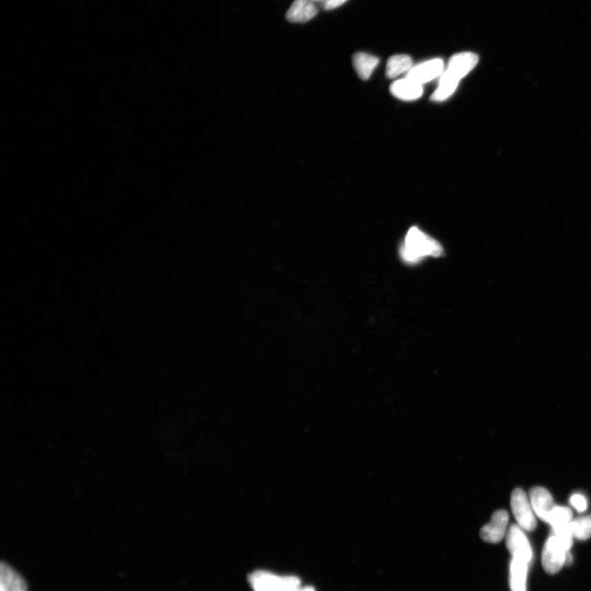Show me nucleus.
I'll use <instances>...</instances> for the list:
<instances>
[{"mask_svg": "<svg viewBox=\"0 0 591 591\" xmlns=\"http://www.w3.org/2000/svg\"><path fill=\"white\" fill-rule=\"evenodd\" d=\"M459 81L452 77L449 73L446 71L443 72L440 76V84L432 95V101L440 102L450 97L457 89Z\"/></svg>", "mask_w": 591, "mask_h": 591, "instance_id": "nucleus-15", "label": "nucleus"}, {"mask_svg": "<svg viewBox=\"0 0 591 591\" xmlns=\"http://www.w3.org/2000/svg\"><path fill=\"white\" fill-rule=\"evenodd\" d=\"M530 502L534 514L547 523L552 510L556 506L549 491L543 487L532 488L530 490Z\"/></svg>", "mask_w": 591, "mask_h": 591, "instance_id": "nucleus-9", "label": "nucleus"}, {"mask_svg": "<svg viewBox=\"0 0 591 591\" xmlns=\"http://www.w3.org/2000/svg\"><path fill=\"white\" fill-rule=\"evenodd\" d=\"M311 1H313V2H315V1H321V2H322V1H323V0H311Z\"/></svg>", "mask_w": 591, "mask_h": 591, "instance_id": "nucleus-22", "label": "nucleus"}, {"mask_svg": "<svg viewBox=\"0 0 591 591\" xmlns=\"http://www.w3.org/2000/svg\"><path fill=\"white\" fill-rule=\"evenodd\" d=\"M530 503L523 490L517 488L512 492L511 506L517 523L524 531L533 532L536 528L537 523Z\"/></svg>", "mask_w": 591, "mask_h": 591, "instance_id": "nucleus-4", "label": "nucleus"}, {"mask_svg": "<svg viewBox=\"0 0 591 591\" xmlns=\"http://www.w3.org/2000/svg\"><path fill=\"white\" fill-rule=\"evenodd\" d=\"M570 502L578 512H583L588 510V501L581 494L572 495Z\"/></svg>", "mask_w": 591, "mask_h": 591, "instance_id": "nucleus-19", "label": "nucleus"}, {"mask_svg": "<svg viewBox=\"0 0 591 591\" xmlns=\"http://www.w3.org/2000/svg\"><path fill=\"white\" fill-rule=\"evenodd\" d=\"M378 64L379 59L366 53H358L353 56V65L356 72L363 80H368Z\"/></svg>", "mask_w": 591, "mask_h": 591, "instance_id": "nucleus-14", "label": "nucleus"}, {"mask_svg": "<svg viewBox=\"0 0 591 591\" xmlns=\"http://www.w3.org/2000/svg\"><path fill=\"white\" fill-rule=\"evenodd\" d=\"M442 253L443 249L440 243L416 227L408 231L405 242L401 247L402 258L409 264L419 263L427 256L437 258Z\"/></svg>", "mask_w": 591, "mask_h": 591, "instance_id": "nucleus-1", "label": "nucleus"}, {"mask_svg": "<svg viewBox=\"0 0 591 591\" xmlns=\"http://www.w3.org/2000/svg\"><path fill=\"white\" fill-rule=\"evenodd\" d=\"M570 528L573 537L577 540H588L591 536V514L572 520Z\"/></svg>", "mask_w": 591, "mask_h": 591, "instance_id": "nucleus-17", "label": "nucleus"}, {"mask_svg": "<svg viewBox=\"0 0 591 591\" xmlns=\"http://www.w3.org/2000/svg\"><path fill=\"white\" fill-rule=\"evenodd\" d=\"M298 591H315V590L311 588H300Z\"/></svg>", "mask_w": 591, "mask_h": 591, "instance_id": "nucleus-21", "label": "nucleus"}, {"mask_svg": "<svg viewBox=\"0 0 591 591\" xmlns=\"http://www.w3.org/2000/svg\"><path fill=\"white\" fill-rule=\"evenodd\" d=\"M524 530L519 525H512L507 534V547L512 559L531 563L533 551Z\"/></svg>", "mask_w": 591, "mask_h": 591, "instance_id": "nucleus-5", "label": "nucleus"}, {"mask_svg": "<svg viewBox=\"0 0 591 591\" xmlns=\"http://www.w3.org/2000/svg\"><path fill=\"white\" fill-rule=\"evenodd\" d=\"M572 516L570 508L555 506L551 512L547 523L550 524L552 528L563 527L571 523Z\"/></svg>", "mask_w": 591, "mask_h": 591, "instance_id": "nucleus-18", "label": "nucleus"}, {"mask_svg": "<svg viewBox=\"0 0 591 591\" xmlns=\"http://www.w3.org/2000/svg\"><path fill=\"white\" fill-rule=\"evenodd\" d=\"M478 61V55L471 52L456 54L452 56L445 71L460 81L476 66Z\"/></svg>", "mask_w": 591, "mask_h": 591, "instance_id": "nucleus-8", "label": "nucleus"}, {"mask_svg": "<svg viewBox=\"0 0 591 591\" xmlns=\"http://www.w3.org/2000/svg\"><path fill=\"white\" fill-rule=\"evenodd\" d=\"M572 562V555L554 534L548 539L542 553V564L550 574L558 573L565 564Z\"/></svg>", "mask_w": 591, "mask_h": 591, "instance_id": "nucleus-3", "label": "nucleus"}, {"mask_svg": "<svg viewBox=\"0 0 591 591\" xmlns=\"http://www.w3.org/2000/svg\"><path fill=\"white\" fill-rule=\"evenodd\" d=\"M0 591H28L23 578L3 563L0 568Z\"/></svg>", "mask_w": 591, "mask_h": 591, "instance_id": "nucleus-12", "label": "nucleus"}, {"mask_svg": "<svg viewBox=\"0 0 591 591\" xmlns=\"http://www.w3.org/2000/svg\"><path fill=\"white\" fill-rule=\"evenodd\" d=\"M510 516L506 511L498 510L491 516L490 523L486 524L481 531L482 540L497 544L505 536Z\"/></svg>", "mask_w": 591, "mask_h": 591, "instance_id": "nucleus-6", "label": "nucleus"}, {"mask_svg": "<svg viewBox=\"0 0 591 591\" xmlns=\"http://www.w3.org/2000/svg\"><path fill=\"white\" fill-rule=\"evenodd\" d=\"M529 563L512 559L510 564V588L512 591H527Z\"/></svg>", "mask_w": 591, "mask_h": 591, "instance_id": "nucleus-13", "label": "nucleus"}, {"mask_svg": "<svg viewBox=\"0 0 591 591\" xmlns=\"http://www.w3.org/2000/svg\"><path fill=\"white\" fill-rule=\"evenodd\" d=\"M390 91L395 97L403 101H415L423 94V86L407 77L394 82L390 86Z\"/></svg>", "mask_w": 591, "mask_h": 591, "instance_id": "nucleus-11", "label": "nucleus"}, {"mask_svg": "<svg viewBox=\"0 0 591 591\" xmlns=\"http://www.w3.org/2000/svg\"><path fill=\"white\" fill-rule=\"evenodd\" d=\"M255 591H298L301 588L298 578L279 577L267 572H256L250 578Z\"/></svg>", "mask_w": 591, "mask_h": 591, "instance_id": "nucleus-2", "label": "nucleus"}, {"mask_svg": "<svg viewBox=\"0 0 591 591\" xmlns=\"http://www.w3.org/2000/svg\"><path fill=\"white\" fill-rule=\"evenodd\" d=\"M347 0H323V7L325 10H332L342 6Z\"/></svg>", "mask_w": 591, "mask_h": 591, "instance_id": "nucleus-20", "label": "nucleus"}, {"mask_svg": "<svg viewBox=\"0 0 591 591\" xmlns=\"http://www.w3.org/2000/svg\"><path fill=\"white\" fill-rule=\"evenodd\" d=\"M411 68L412 59L409 56L394 55L387 63L386 75L389 78H395L403 72H409Z\"/></svg>", "mask_w": 591, "mask_h": 591, "instance_id": "nucleus-16", "label": "nucleus"}, {"mask_svg": "<svg viewBox=\"0 0 591 591\" xmlns=\"http://www.w3.org/2000/svg\"><path fill=\"white\" fill-rule=\"evenodd\" d=\"M318 14V8L311 0H295L286 17L291 23H303L310 21Z\"/></svg>", "mask_w": 591, "mask_h": 591, "instance_id": "nucleus-10", "label": "nucleus"}, {"mask_svg": "<svg viewBox=\"0 0 591 591\" xmlns=\"http://www.w3.org/2000/svg\"><path fill=\"white\" fill-rule=\"evenodd\" d=\"M443 72V60L436 59L412 67L411 70L408 72L407 78L423 86V84L432 81L434 78L441 76Z\"/></svg>", "mask_w": 591, "mask_h": 591, "instance_id": "nucleus-7", "label": "nucleus"}]
</instances>
